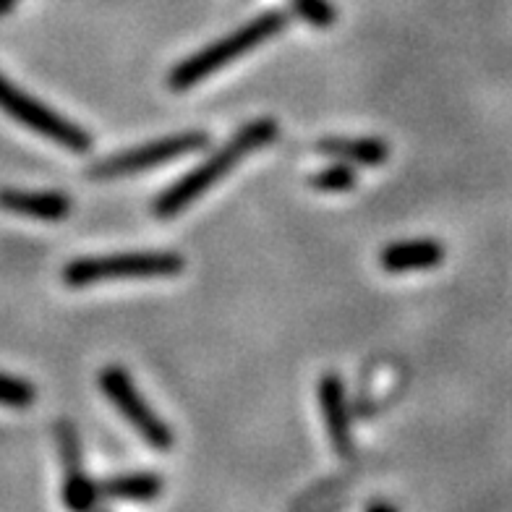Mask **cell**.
<instances>
[{
    "label": "cell",
    "instance_id": "cell-5",
    "mask_svg": "<svg viewBox=\"0 0 512 512\" xmlns=\"http://www.w3.org/2000/svg\"><path fill=\"white\" fill-rule=\"evenodd\" d=\"M209 144V136L204 131H186V134L162 136L155 142L139 144L134 149L118 152V155L102 157L89 168V178L95 181H110V178H123L131 173H142L149 168H160L173 160H181L186 155H194Z\"/></svg>",
    "mask_w": 512,
    "mask_h": 512
},
{
    "label": "cell",
    "instance_id": "cell-15",
    "mask_svg": "<svg viewBox=\"0 0 512 512\" xmlns=\"http://www.w3.org/2000/svg\"><path fill=\"white\" fill-rule=\"evenodd\" d=\"M293 8H296V14L301 19H306L314 27H332L337 19V11L332 8L330 0H290Z\"/></svg>",
    "mask_w": 512,
    "mask_h": 512
},
{
    "label": "cell",
    "instance_id": "cell-1",
    "mask_svg": "<svg viewBox=\"0 0 512 512\" xmlns=\"http://www.w3.org/2000/svg\"><path fill=\"white\" fill-rule=\"evenodd\" d=\"M280 134V126H277L275 118H259V121H251L230 136V142L223 149H217L215 155L204 160L202 165H196L194 170H189L186 176L178 178L173 186L162 191L160 196L152 204V212L157 217H173L178 212L194 204L204 191H209L217 181H223L230 170L241 165L251 152L272 144Z\"/></svg>",
    "mask_w": 512,
    "mask_h": 512
},
{
    "label": "cell",
    "instance_id": "cell-6",
    "mask_svg": "<svg viewBox=\"0 0 512 512\" xmlns=\"http://www.w3.org/2000/svg\"><path fill=\"white\" fill-rule=\"evenodd\" d=\"M97 382H100L102 395L118 408V413L126 418L128 424L134 426V432L139 434L149 447H155V450L160 452H168L170 447H173L176 437L170 432V426L149 408V403L139 395L134 379L128 377L126 369H121V366L115 364L105 366V369L100 371Z\"/></svg>",
    "mask_w": 512,
    "mask_h": 512
},
{
    "label": "cell",
    "instance_id": "cell-13",
    "mask_svg": "<svg viewBox=\"0 0 512 512\" xmlns=\"http://www.w3.org/2000/svg\"><path fill=\"white\" fill-rule=\"evenodd\" d=\"M356 170L351 162H335L330 168H322L309 176V186L317 191H330V194H340V191L356 189Z\"/></svg>",
    "mask_w": 512,
    "mask_h": 512
},
{
    "label": "cell",
    "instance_id": "cell-16",
    "mask_svg": "<svg viewBox=\"0 0 512 512\" xmlns=\"http://www.w3.org/2000/svg\"><path fill=\"white\" fill-rule=\"evenodd\" d=\"M16 3H19V0H0V16H6Z\"/></svg>",
    "mask_w": 512,
    "mask_h": 512
},
{
    "label": "cell",
    "instance_id": "cell-2",
    "mask_svg": "<svg viewBox=\"0 0 512 512\" xmlns=\"http://www.w3.org/2000/svg\"><path fill=\"white\" fill-rule=\"evenodd\" d=\"M288 21L290 16L285 11H277V8H272V11H267L262 16H256L249 24H243L236 32H230L228 37L212 42V45L202 48L199 53L189 55V58H183L178 66L170 68L168 87L176 89V92H183V89L202 84L215 71H220L228 63L238 61L241 55H246L256 45H262L270 37H275L277 32H283L288 27Z\"/></svg>",
    "mask_w": 512,
    "mask_h": 512
},
{
    "label": "cell",
    "instance_id": "cell-9",
    "mask_svg": "<svg viewBox=\"0 0 512 512\" xmlns=\"http://www.w3.org/2000/svg\"><path fill=\"white\" fill-rule=\"evenodd\" d=\"M0 209L11 215L34 217L42 223H61L71 215V199L63 191H27V189H0Z\"/></svg>",
    "mask_w": 512,
    "mask_h": 512
},
{
    "label": "cell",
    "instance_id": "cell-7",
    "mask_svg": "<svg viewBox=\"0 0 512 512\" xmlns=\"http://www.w3.org/2000/svg\"><path fill=\"white\" fill-rule=\"evenodd\" d=\"M58 445H61V460H63V502L71 510H89L100 497V486L84 476L81 468V445L79 434L71 424L61 421L58 429Z\"/></svg>",
    "mask_w": 512,
    "mask_h": 512
},
{
    "label": "cell",
    "instance_id": "cell-4",
    "mask_svg": "<svg viewBox=\"0 0 512 512\" xmlns=\"http://www.w3.org/2000/svg\"><path fill=\"white\" fill-rule=\"evenodd\" d=\"M0 110L8 118L19 121L21 126L32 128L34 134L61 144L63 149H71V152H89L92 149V136L84 128L63 118L61 113H55L45 102L34 100L32 95L21 92L6 76H0Z\"/></svg>",
    "mask_w": 512,
    "mask_h": 512
},
{
    "label": "cell",
    "instance_id": "cell-8",
    "mask_svg": "<svg viewBox=\"0 0 512 512\" xmlns=\"http://www.w3.org/2000/svg\"><path fill=\"white\" fill-rule=\"evenodd\" d=\"M319 405H322L327 434L335 447L337 458H353V434H351V413L345 400V384L337 374H324L317 384Z\"/></svg>",
    "mask_w": 512,
    "mask_h": 512
},
{
    "label": "cell",
    "instance_id": "cell-11",
    "mask_svg": "<svg viewBox=\"0 0 512 512\" xmlns=\"http://www.w3.org/2000/svg\"><path fill=\"white\" fill-rule=\"evenodd\" d=\"M319 155L335 157V160L351 162V165H369V168H377L384 165L387 157H390V147L382 139H374V136H364V139H345V136H327V139H319L314 144Z\"/></svg>",
    "mask_w": 512,
    "mask_h": 512
},
{
    "label": "cell",
    "instance_id": "cell-10",
    "mask_svg": "<svg viewBox=\"0 0 512 512\" xmlns=\"http://www.w3.org/2000/svg\"><path fill=\"white\" fill-rule=\"evenodd\" d=\"M445 259V246L434 238H418V241H398L379 251V267L384 272L400 275V272L434 270Z\"/></svg>",
    "mask_w": 512,
    "mask_h": 512
},
{
    "label": "cell",
    "instance_id": "cell-12",
    "mask_svg": "<svg viewBox=\"0 0 512 512\" xmlns=\"http://www.w3.org/2000/svg\"><path fill=\"white\" fill-rule=\"evenodd\" d=\"M100 494L102 497L126 499V502H149V499L160 497L162 479L155 473H126V476H113V479L102 481Z\"/></svg>",
    "mask_w": 512,
    "mask_h": 512
},
{
    "label": "cell",
    "instance_id": "cell-3",
    "mask_svg": "<svg viewBox=\"0 0 512 512\" xmlns=\"http://www.w3.org/2000/svg\"><path fill=\"white\" fill-rule=\"evenodd\" d=\"M183 256L176 251H123L108 256H81L63 267L68 288L128 280V277H173L183 272Z\"/></svg>",
    "mask_w": 512,
    "mask_h": 512
},
{
    "label": "cell",
    "instance_id": "cell-14",
    "mask_svg": "<svg viewBox=\"0 0 512 512\" xmlns=\"http://www.w3.org/2000/svg\"><path fill=\"white\" fill-rule=\"evenodd\" d=\"M37 400V390L34 384L21 377H11V374H0V405L8 408H27Z\"/></svg>",
    "mask_w": 512,
    "mask_h": 512
}]
</instances>
